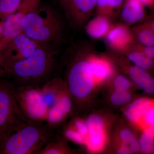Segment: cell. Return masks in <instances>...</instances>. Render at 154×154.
<instances>
[{
  "label": "cell",
  "mask_w": 154,
  "mask_h": 154,
  "mask_svg": "<svg viewBox=\"0 0 154 154\" xmlns=\"http://www.w3.org/2000/svg\"><path fill=\"white\" fill-rule=\"evenodd\" d=\"M144 8L138 0H125L119 16L123 23L134 26L147 19Z\"/></svg>",
  "instance_id": "cell-15"
},
{
  "label": "cell",
  "mask_w": 154,
  "mask_h": 154,
  "mask_svg": "<svg viewBox=\"0 0 154 154\" xmlns=\"http://www.w3.org/2000/svg\"><path fill=\"white\" fill-rule=\"evenodd\" d=\"M22 0H0V20L4 21L19 9Z\"/></svg>",
  "instance_id": "cell-24"
},
{
  "label": "cell",
  "mask_w": 154,
  "mask_h": 154,
  "mask_svg": "<svg viewBox=\"0 0 154 154\" xmlns=\"http://www.w3.org/2000/svg\"><path fill=\"white\" fill-rule=\"evenodd\" d=\"M138 125L142 131L146 129L154 130V102L146 111Z\"/></svg>",
  "instance_id": "cell-26"
},
{
  "label": "cell",
  "mask_w": 154,
  "mask_h": 154,
  "mask_svg": "<svg viewBox=\"0 0 154 154\" xmlns=\"http://www.w3.org/2000/svg\"><path fill=\"white\" fill-rule=\"evenodd\" d=\"M40 89L42 99L49 110L57 104L62 96L68 91L63 79L58 76L54 77Z\"/></svg>",
  "instance_id": "cell-14"
},
{
  "label": "cell",
  "mask_w": 154,
  "mask_h": 154,
  "mask_svg": "<svg viewBox=\"0 0 154 154\" xmlns=\"http://www.w3.org/2000/svg\"><path fill=\"white\" fill-rule=\"evenodd\" d=\"M40 44L20 33L0 51V68L28 57Z\"/></svg>",
  "instance_id": "cell-7"
},
{
  "label": "cell",
  "mask_w": 154,
  "mask_h": 154,
  "mask_svg": "<svg viewBox=\"0 0 154 154\" xmlns=\"http://www.w3.org/2000/svg\"><path fill=\"white\" fill-rule=\"evenodd\" d=\"M60 3L70 24L79 28L91 19L96 10V0H60Z\"/></svg>",
  "instance_id": "cell-8"
},
{
  "label": "cell",
  "mask_w": 154,
  "mask_h": 154,
  "mask_svg": "<svg viewBox=\"0 0 154 154\" xmlns=\"http://www.w3.org/2000/svg\"><path fill=\"white\" fill-rule=\"evenodd\" d=\"M125 0H96V14L113 20L120 14Z\"/></svg>",
  "instance_id": "cell-19"
},
{
  "label": "cell",
  "mask_w": 154,
  "mask_h": 154,
  "mask_svg": "<svg viewBox=\"0 0 154 154\" xmlns=\"http://www.w3.org/2000/svg\"><path fill=\"white\" fill-rule=\"evenodd\" d=\"M12 89L25 117L31 121L45 123L49 109L42 99L40 88L22 87Z\"/></svg>",
  "instance_id": "cell-6"
},
{
  "label": "cell",
  "mask_w": 154,
  "mask_h": 154,
  "mask_svg": "<svg viewBox=\"0 0 154 154\" xmlns=\"http://www.w3.org/2000/svg\"><path fill=\"white\" fill-rule=\"evenodd\" d=\"M154 100L145 97L138 98L132 102L125 111V115L130 122L138 125L146 111Z\"/></svg>",
  "instance_id": "cell-17"
},
{
  "label": "cell",
  "mask_w": 154,
  "mask_h": 154,
  "mask_svg": "<svg viewBox=\"0 0 154 154\" xmlns=\"http://www.w3.org/2000/svg\"><path fill=\"white\" fill-rule=\"evenodd\" d=\"M117 153L120 154H128L132 153L129 147L125 144L120 143L117 151Z\"/></svg>",
  "instance_id": "cell-30"
},
{
  "label": "cell",
  "mask_w": 154,
  "mask_h": 154,
  "mask_svg": "<svg viewBox=\"0 0 154 154\" xmlns=\"http://www.w3.org/2000/svg\"><path fill=\"white\" fill-rule=\"evenodd\" d=\"M113 24L107 17L97 14L96 17L90 19L85 25L86 33L94 39L104 38L109 32Z\"/></svg>",
  "instance_id": "cell-16"
},
{
  "label": "cell",
  "mask_w": 154,
  "mask_h": 154,
  "mask_svg": "<svg viewBox=\"0 0 154 154\" xmlns=\"http://www.w3.org/2000/svg\"><path fill=\"white\" fill-rule=\"evenodd\" d=\"M131 97V94L128 91L114 90L110 96V102L116 106H120L129 102Z\"/></svg>",
  "instance_id": "cell-25"
},
{
  "label": "cell",
  "mask_w": 154,
  "mask_h": 154,
  "mask_svg": "<svg viewBox=\"0 0 154 154\" xmlns=\"http://www.w3.org/2000/svg\"><path fill=\"white\" fill-rule=\"evenodd\" d=\"M72 101L67 91L63 94L57 104L50 109L45 124L58 130L73 108Z\"/></svg>",
  "instance_id": "cell-12"
},
{
  "label": "cell",
  "mask_w": 154,
  "mask_h": 154,
  "mask_svg": "<svg viewBox=\"0 0 154 154\" xmlns=\"http://www.w3.org/2000/svg\"><path fill=\"white\" fill-rule=\"evenodd\" d=\"M104 38L109 49L120 54L136 44L131 28L123 23L113 24Z\"/></svg>",
  "instance_id": "cell-10"
},
{
  "label": "cell",
  "mask_w": 154,
  "mask_h": 154,
  "mask_svg": "<svg viewBox=\"0 0 154 154\" xmlns=\"http://www.w3.org/2000/svg\"><path fill=\"white\" fill-rule=\"evenodd\" d=\"M75 127L76 128L77 132L86 140V137L88 133V126L86 122L79 120L76 122Z\"/></svg>",
  "instance_id": "cell-28"
},
{
  "label": "cell",
  "mask_w": 154,
  "mask_h": 154,
  "mask_svg": "<svg viewBox=\"0 0 154 154\" xmlns=\"http://www.w3.org/2000/svg\"><path fill=\"white\" fill-rule=\"evenodd\" d=\"M88 133L85 142L91 151L96 152L101 150L106 140V135L103 119L96 114L89 116L86 122Z\"/></svg>",
  "instance_id": "cell-11"
},
{
  "label": "cell",
  "mask_w": 154,
  "mask_h": 154,
  "mask_svg": "<svg viewBox=\"0 0 154 154\" xmlns=\"http://www.w3.org/2000/svg\"><path fill=\"white\" fill-rule=\"evenodd\" d=\"M119 138L120 143L125 144L129 147L132 153H137L140 152L138 139L130 130L123 129L120 131Z\"/></svg>",
  "instance_id": "cell-23"
},
{
  "label": "cell",
  "mask_w": 154,
  "mask_h": 154,
  "mask_svg": "<svg viewBox=\"0 0 154 154\" xmlns=\"http://www.w3.org/2000/svg\"><path fill=\"white\" fill-rule=\"evenodd\" d=\"M138 140L141 152L154 153V133L146 130H143Z\"/></svg>",
  "instance_id": "cell-22"
},
{
  "label": "cell",
  "mask_w": 154,
  "mask_h": 154,
  "mask_svg": "<svg viewBox=\"0 0 154 154\" xmlns=\"http://www.w3.org/2000/svg\"><path fill=\"white\" fill-rule=\"evenodd\" d=\"M30 121L20 109L12 88L0 82V140Z\"/></svg>",
  "instance_id": "cell-5"
},
{
  "label": "cell",
  "mask_w": 154,
  "mask_h": 154,
  "mask_svg": "<svg viewBox=\"0 0 154 154\" xmlns=\"http://www.w3.org/2000/svg\"><path fill=\"white\" fill-rule=\"evenodd\" d=\"M58 130L28 122L0 140V154H38Z\"/></svg>",
  "instance_id": "cell-2"
},
{
  "label": "cell",
  "mask_w": 154,
  "mask_h": 154,
  "mask_svg": "<svg viewBox=\"0 0 154 154\" xmlns=\"http://www.w3.org/2000/svg\"><path fill=\"white\" fill-rule=\"evenodd\" d=\"M3 25H4L3 21L0 20V37L2 36V33Z\"/></svg>",
  "instance_id": "cell-33"
},
{
  "label": "cell",
  "mask_w": 154,
  "mask_h": 154,
  "mask_svg": "<svg viewBox=\"0 0 154 154\" xmlns=\"http://www.w3.org/2000/svg\"><path fill=\"white\" fill-rule=\"evenodd\" d=\"M121 54L136 66L146 70L150 73L154 72V61L139 49L136 44Z\"/></svg>",
  "instance_id": "cell-18"
},
{
  "label": "cell",
  "mask_w": 154,
  "mask_h": 154,
  "mask_svg": "<svg viewBox=\"0 0 154 154\" xmlns=\"http://www.w3.org/2000/svg\"><path fill=\"white\" fill-rule=\"evenodd\" d=\"M145 21L148 23L154 33V14H153L150 17L147 18Z\"/></svg>",
  "instance_id": "cell-32"
},
{
  "label": "cell",
  "mask_w": 154,
  "mask_h": 154,
  "mask_svg": "<svg viewBox=\"0 0 154 154\" xmlns=\"http://www.w3.org/2000/svg\"><path fill=\"white\" fill-rule=\"evenodd\" d=\"M111 56L133 82L146 94H154V78L150 73L131 64L124 55L112 52Z\"/></svg>",
  "instance_id": "cell-9"
},
{
  "label": "cell",
  "mask_w": 154,
  "mask_h": 154,
  "mask_svg": "<svg viewBox=\"0 0 154 154\" xmlns=\"http://www.w3.org/2000/svg\"><path fill=\"white\" fill-rule=\"evenodd\" d=\"M113 85L114 90L128 91L131 87V83L123 75L116 74L113 79Z\"/></svg>",
  "instance_id": "cell-27"
},
{
  "label": "cell",
  "mask_w": 154,
  "mask_h": 154,
  "mask_svg": "<svg viewBox=\"0 0 154 154\" xmlns=\"http://www.w3.org/2000/svg\"><path fill=\"white\" fill-rule=\"evenodd\" d=\"M88 60L90 71L96 84L103 82L113 75V66L108 58L88 53Z\"/></svg>",
  "instance_id": "cell-13"
},
{
  "label": "cell",
  "mask_w": 154,
  "mask_h": 154,
  "mask_svg": "<svg viewBox=\"0 0 154 154\" xmlns=\"http://www.w3.org/2000/svg\"><path fill=\"white\" fill-rule=\"evenodd\" d=\"M66 138L58 131L45 146L38 154H66L72 153L68 145Z\"/></svg>",
  "instance_id": "cell-21"
},
{
  "label": "cell",
  "mask_w": 154,
  "mask_h": 154,
  "mask_svg": "<svg viewBox=\"0 0 154 154\" xmlns=\"http://www.w3.org/2000/svg\"><path fill=\"white\" fill-rule=\"evenodd\" d=\"M56 51L48 43L40 44L28 57L0 68V82L15 89L41 88L55 76Z\"/></svg>",
  "instance_id": "cell-1"
},
{
  "label": "cell",
  "mask_w": 154,
  "mask_h": 154,
  "mask_svg": "<svg viewBox=\"0 0 154 154\" xmlns=\"http://www.w3.org/2000/svg\"><path fill=\"white\" fill-rule=\"evenodd\" d=\"M144 7L149 8L154 14V0H138Z\"/></svg>",
  "instance_id": "cell-31"
},
{
  "label": "cell",
  "mask_w": 154,
  "mask_h": 154,
  "mask_svg": "<svg viewBox=\"0 0 154 154\" xmlns=\"http://www.w3.org/2000/svg\"><path fill=\"white\" fill-rule=\"evenodd\" d=\"M88 53L79 51L67 66L63 79L73 106L82 109L94 90L96 83L91 74L88 60Z\"/></svg>",
  "instance_id": "cell-4"
},
{
  "label": "cell",
  "mask_w": 154,
  "mask_h": 154,
  "mask_svg": "<svg viewBox=\"0 0 154 154\" xmlns=\"http://www.w3.org/2000/svg\"><path fill=\"white\" fill-rule=\"evenodd\" d=\"M136 45L146 55L154 61V45L143 46L137 44H136Z\"/></svg>",
  "instance_id": "cell-29"
},
{
  "label": "cell",
  "mask_w": 154,
  "mask_h": 154,
  "mask_svg": "<svg viewBox=\"0 0 154 154\" xmlns=\"http://www.w3.org/2000/svg\"><path fill=\"white\" fill-rule=\"evenodd\" d=\"M22 32L40 44L51 43L61 38L63 25L56 11L50 7L38 6L24 15Z\"/></svg>",
  "instance_id": "cell-3"
},
{
  "label": "cell",
  "mask_w": 154,
  "mask_h": 154,
  "mask_svg": "<svg viewBox=\"0 0 154 154\" xmlns=\"http://www.w3.org/2000/svg\"><path fill=\"white\" fill-rule=\"evenodd\" d=\"M136 44L141 46L154 45V33L146 21L131 28Z\"/></svg>",
  "instance_id": "cell-20"
}]
</instances>
